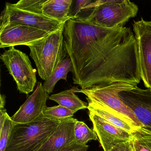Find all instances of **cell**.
<instances>
[{
    "instance_id": "obj_2",
    "label": "cell",
    "mask_w": 151,
    "mask_h": 151,
    "mask_svg": "<svg viewBox=\"0 0 151 151\" xmlns=\"http://www.w3.org/2000/svg\"><path fill=\"white\" fill-rule=\"evenodd\" d=\"M61 122L47 118L43 114L32 122L16 124L5 151H37Z\"/></svg>"
},
{
    "instance_id": "obj_21",
    "label": "cell",
    "mask_w": 151,
    "mask_h": 151,
    "mask_svg": "<svg viewBox=\"0 0 151 151\" xmlns=\"http://www.w3.org/2000/svg\"><path fill=\"white\" fill-rule=\"evenodd\" d=\"M46 0H21L16 4H12L16 7L22 10L37 14H43V5Z\"/></svg>"
},
{
    "instance_id": "obj_4",
    "label": "cell",
    "mask_w": 151,
    "mask_h": 151,
    "mask_svg": "<svg viewBox=\"0 0 151 151\" xmlns=\"http://www.w3.org/2000/svg\"><path fill=\"white\" fill-rule=\"evenodd\" d=\"M137 85L123 82L100 84L84 89H79L86 96L88 101L100 104L108 108L123 116L135 128L144 127L132 111L123 103L119 96V93L129 90Z\"/></svg>"
},
{
    "instance_id": "obj_23",
    "label": "cell",
    "mask_w": 151,
    "mask_h": 151,
    "mask_svg": "<svg viewBox=\"0 0 151 151\" xmlns=\"http://www.w3.org/2000/svg\"><path fill=\"white\" fill-rule=\"evenodd\" d=\"M75 4L72 2L70 10L69 17L71 18L77 17L79 14L86 10V7L91 3L92 0H82L73 1Z\"/></svg>"
},
{
    "instance_id": "obj_25",
    "label": "cell",
    "mask_w": 151,
    "mask_h": 151,
    "mask_svg": "<svg viewBox=\"0 0 151 151\" xmlns=\"http://www.w3.org/2000/svg\"><path fill=\"white\" fill-rule=\"evenodd\" d=\"M116 151H134L130 141L122 143L114 147Z\"/></svg>"
},
{
    "instance_id": "obj_14",
    "label": "cell",
    "mask_w": 151,
    "mask_h": 151,
    "mask_svg": "<svg viewBox=\"0 0 151 151\" xmlns=\"http://www.w3.org/2000/svg\"><path fill=\"white\" fill-rule=\"evenodd\" d=\"M87 109L115 126L132 133L137 128L133 127L126 119L114 110L100 104L88 101ZM138 129V128H137Z\"/></svg>"
},
{
    "instance_id": "obj_29",
    "label": "cell",
    "mask_w": 151,
    "mask_h": 151,
    "mask_svg": "<svg viewBox=\"0 0 151 151\" xmlns=\"http://www.w3.org/2000/svg\"></svg>"
},
{
    "instance_id": "obj_27",
    "label": "cell",
    "mask_w": 151,
    "mask_h": 151,
    "mask_svg": "<svg viewBox=\"0 0 151 151\" xmlns=\"http://www.w3.org/2000/svg\"><path fill=\"white\" fill-rule=\"evenodd\" d=\"M6 96L4 94L1 95V103H0V110L4 109L6 104Z\"/></svg>"
},
{
    "instance_id": "obj_18",
    "label": "cell",
    "mask_w": 151,
    "mask_h": 151,
    "mask_svg": "<svg viewBox=\"0 0 151 151\" xmlns=\"http://www.w3.org/2000/svg\"><path fill=\"white\" fill-rule=\"evenodd\" d=\"M130 141L134 151H151V130L145 127L136 129Z\"/></svg>"
},
{
    "instance_id": "obj_8",
    "label": "cell",
    "mask_w": 151,
    "mask_h": 151,
    "mask_svg": "<svg viewBox=\"0 0 151 151\" xmlns=\"http://www.w3.org/2000/svg\"><path fill=\"white\" fill-rule=\"evenodd\" d=\"M133 28L137 44L141 80L145 86L151 90V21L141 18L134 22Z\"/></svg>"
},
{
    "instance_id": "obj_19",
    "label": "cell",
    "mask_w": 151,
    "mask_h": 151,
    "mask_svg": "<svg viewBox=\"0 0 151 151\" xmlns=\"http://www.w3.org/2000/svg\"><path fill=\"white\" fill-rule=\"evenodd\" d=\"M74 131L75 141L78 144L86 145L90 140L98 139V136L94 130L90 129L83 122L76 121Z\"/></svg>"
},
{
    "instance_id": "obj_9",
    "label": "cell",
    "mask_w": 151,
    "mask_h": 151,
    "mask_svg": "<svg viewBox=\"0 0 151 151\" xmlns=\"http://www.w3.org/2000/svg\"><path fill=\"white\" fill-rule=\"evenodd\" d=\"M50 33L25 24H7L0 27V47L26 46L42 39Z\"/></svg>"
},
{
    "instance_id": "obj_7",
    "label": "cell",
    "mask_w": 151,
    "mask_h": 151,
    "mask_svg": "<svg viewBox=\"0 0 151 151\" xmlns=\"http://www.w3.org/2000/svg\"><path fill=\"white\" fill-rule=\"evenodd\" d=\"M9 23L25 24L51 33L60 29L65 22L51 19L43 14L22 10L12 4L6 3L1 17V26Z\"/></svg>"
},
{
    "instance_id": "obj_20",
    "label": "cell",
    "mask_w": 151,
    "mask_h": 151,
    "mask_svg": "<svg viewBox=\"0 0 151 151\" xmlns=\"http://www.w3.org/2000/svg\"><path fill=\"white\" fill-rule=\"evenodd\" d=\"M74 114L70 109L60 105L51 107L46 106L43 112V114L47 118L58 121L71 118Z\"/></svg>"
},
{
    "instance_id": "obj_17",
    "label": "cell",
    "mask_w": 151,
    "mask_h": 151,
    "mask_svg": "<svg viewBox=\"0 0 151 151\" xmlns=\"http://www.w3.org/2000/svg\"><path fill=\"white\" fill-rule=\"evenodd\" d=\"M72 70V62L68 56L57 66L49 78L45 81L43 85L44 90L49 94L52 92L57 82L61 79L67 81L68 74Z\"/></svg>"
},
{
    "instance_id": "obj_11",
    "label": "cell",
    "mask_w": 151,
    "mask_h": 151,
    "mask_svg": "<svg viewBox=\"0 0 151 151\" xmlns=\"http://www.w3.org/2000/svg\"><path fill=\"white\" fill-rule=\"evenodd\" d=\"M89 116L104 151H110L117 145L130 140L132 133L115 126L91 111Z\"/></svg>"
},
{
    "instance_id": "obj_5",
    "label": "cell",
    "mask_w": 151,
    "mask_h": 151,
    "mask_svg": "<svg viewBox=\"0 0 151 151\" xmlns=\"http://www.w3.org/2000/svg\"><path fill=\"white\" fill-rule=\"evenodd\" d=\"M138 11V6L128 0H99L98 6L87 17L80 18L103 28H122L137 16Z\"/></svg>"
},
{
    "instance_id": "obj_16",
    "label": "cell",
    "mask_w": 151,
    "mask_h": 151,
    "mask_svg": "<svg viewBox=\"0 0 151 151\" xmlns=\"http://www.w3.org/2000/svg\"><path fill=\"white\" fill-rule=\"evenodd\" d=\"M79 90L78 87L73 86L69 90L51 95L48 99L76 113L80 109H87L88 107V104L81 100L75 94L78 93Z\"/></svg>"
},
{
    "instance_id": "obj_24",
    "label": "cell",
    "mask_w": 151,
    "mask_h": 151,
    "mask_svg": "<svg viewBox=\"0 0 151 151\" xmlns=\"http://www.w3.org/2000/svg\"><path fill=\"white\" fill-rule=\"evenodd\" d=\"M88 148L87 145L78 144L75 141L59 151H87Z\"/></svg>"
},
{
    "instance_id": "obj_10",
    "label": "cell",
    "mask_w": 151,
    "mask_h": 151,
    "mask_svg": "<svg viewBox=\"0 0 151 151\" xmlns=\"http://www.w3.org/2000/svg\"><path fill=\"white\" fill-rule=\"evenodd\" d=\"M119 96L144 127L151 130V89L144 90L137 86L121 92Z\"/></svg>"
},
{
    "instance_id": "obj_28",
    "label": "cell",
    "mask_w": 151,
    "mask_h": 151,
    "mask_svg": "<svg viewBox=\"0 0 151 151\" xmlns=\"http://www.w3.org/2000/svg\"><path fill=\"white\" fill-rule=\"evenodd\" d=\"M110 151H116V150H115L114 148H113V149H112V150H111Z\"/></svg>"
},
{
    "instance_id": "obj_6",
    "label": "cell",
    "mask_w": 151,
    "mask_h": 151,
    "mask_svg": "<svg viewBox=\"0 0 151 151\" xmlns=\"http://www.w3.org/2000/svg\"><path fill=\"white\" fill-rule=\"evenodd\" d=\"M0 58L13 77L20 93L28 95L32 92L37 80L36 70L32 68L29 56L13 47L5 51Z\"/></svg>"
},
{
    "instance_id": "obj_13",
    "label": "cell",
    "mask_w": 151,
    "mask_h": 151,
    "mask_svg": "<svg viewBox=\"0 0 151 151\" xmlns=\"http://www.w3.org/2000/svg\"><path fill=\"white\" fill-rule=\"evenodd\" d=\"M77 121L72 117L61 121L56 130L37 151H59L75 142Z\"/></svg>"
},
{
    "instance_id": "obj_22",
    "label": "cell",
    "mask_w": 151,
    "mask_h": 151,
    "mask_svg": "<svg viewBox=\"0 0 151 151\" xmlns=\"http://www.w3.org/2000/svg\"><path fill=\"white\" fill-rule=\"evenodd\" d=\"M15 123L13 122L8 114L2 129L0 130V151H5Z\"/></svg>"
},
{
    "instance_id": "obj_12",
    "label": "cell",
    "mask_w": 151,
    "mask_h": 151,
    "mask_svg": "<svg viewBox=\"0 0 151 151\" xmlns=\"http://www.w3.org/2000/svg\"><path fill=\"white\" fill-rule=\"evenodd\" d=\"M49 97L42 83L39 82L34 92L11 117V119L16 124L29 123L36 121L43 115Z\"/></svg>"
},
{
    "instance_id": "obj_15",
    "label": "cell",
    "mask_w": 151,
    "mask_h": 151,
    "mask_svg": "<svg viewBox=\"0 0 151 151\" xmlns=\"http://www.w3.org/2000/svg\"><path fill=\"white\" fill-rule=\"evenodd\" d=\"M72 0H46L42 8L43 14L59 21L66 22L71 19L69 17Z\"/></svg>"
},
{
    "instance_id": "obj_26",
    "label": "cell",
    "mask_w": 151,
    "mask_h": 151,
    "mask_svg": "<svg viewBox=\"0 0 151 151\" xmlns=\"http://www.w3.org/2000/svg\"><path fill=\"white\" fill-rule=\"evenodd\" d=\"M7 114L6 109H5L0 110V130L3 127V124L6 121Z\"/></svg>"
},
{
    "instance_id": "obj_1",
    "label": "cell",
    "mask_w": 151,
    "mask_h": 151,
    "mask_svg": "<svg viewBox=\"0 0 151 151\" xmlns=\"http://www.w3.org/2000/svg\"><path fill=\"white\" fill-rule=\"evenodd\" d=\"M63 42L74 83L81 89L113 82L140 83L137 44L130 28H103L75 17L64 24Z\"/></svg>"
},
{
    "instance_id": "obj_3",
    "label": "cell",
    "mask_w": 151,
    "mask_h": 151,
    "mask_svg": "<svg viewBox=\"0 0 151 151\" xmlns=\"http://www.w3.org/2000/svg\"><path fill=\"white\" fill-rule=\"evenodd\" d=\"M64 25L42 39L27 45L30 50L39 75L43 80H47L67 55L63 42Z\"/></svg>"
}]
</instances>
